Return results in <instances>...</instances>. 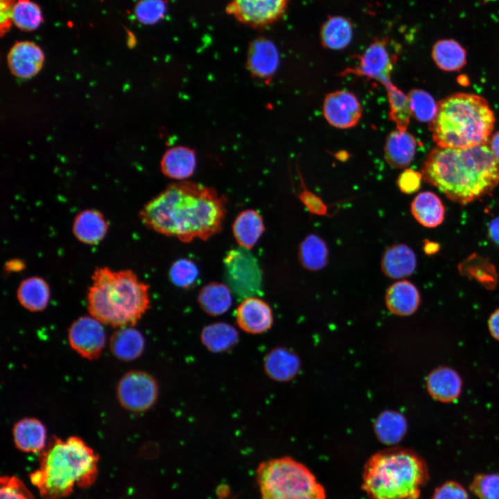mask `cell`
I'll list each match as a JSON object with an SVG mask.
<instances>
[{
	"label": "cell",
	"instance_id": "obj_39",
	"mask_svg": "<svg viewBox=\"0 0 499 499\" xmlns=\"http://www.w3.org/2000/svg\"><path fill=\"white\" fill-rule=\"evenodd\" d=\"M166 8L165 0H139L135 6L134 15L139 22L151 25L164 18Z\"/></svg>",
	"mask_w": 499,
	"mask_h": 499
},
{
	"label": "cell",
	"instance_id": "obj_5",
	"mask_svg": "<svg viewBox=\"0 0 499 499\" xmlns=\"http://www.w3.org/2000/svg\"><path fill=\"white\" fill-rule=\"evenodd\" d=\"M494 123V114L484 98L456 93L438 103L429 127L438 146L468 148L488 143Z\"/></svg>",
	"mask_w": 499,
	"mask_h": 499
},
{
	"label": "cell",
	"instance_id": "obj_34",
	"mask_svg": "<svg viewBox=\"0 0 499 499\" xmlns=\"http://www.w3.org/2000/svg\"><path fill=\"white\" fill-rule=\"evenodd\" d=\"M375 432L378 439L385 444H395L405 435L407 423L404 417L393 411H385L377 418Z\"/></svg>",
	"mask_w": 499,
	"mask_h": 499
},
{
	"label": "cell",
	"instance_id": "obj_22",
	"mask_svg": "<svg viewBox=\"0 0 499 499\" xmlns=\"http://www.w3.org/2000/svg\"><path fill=\"white\" fill-rule=\"evenodd\" d=\"M109 223L104 215L98 210L86 209L80 211L74 218L72 231L75 237L81 243L95 245L105 236Z\"/></svg>",
	"mask_w": 499,
	"mask_h": 499
},
{
	"label": "cell",
	"instance_id": "obj_18",
	"mask_svg": "<svg viewBox=\"0 0 499 499\" xmlns=\"http://www.w3.org/2000/svg\"><path fill=\"white\" fill-rule=\"evenodd\" d=\"M416 267L415 253L408 245L402 243L394 244L387 248L380 261L382 272L392 279L412 275Z\"/></svg>",
	"mask_w": 499,
	"mask_h": 499
},
{
	"label": "cell",
	"instance_id": "obj_31",
	"mask_svg": "<svg viewBox=\"0 0 499 499\" xmlns=\"http://www.w3.org/2000/svg\"><path fill=\"white\" fill-rule=\"evenodd\" d=\"M236 329L225 322H216L205 326L200 333L204 347L213 353L227 351L238 342Z\"/></svg>",
	"mask_w": 499,
	"mask_h": 499
},
{
	"label": "cell",
	"instance_id": "obj_44",
	"mask_svg": "<svg viewBox=\"0 0 499 499\" xmlns=\"http://www.w3.org/2000/svg\"><path fill=\"white\" fill-rule=\"evenodd\" d=\"M299 199L310 213L318 216L329 214L326 204L321 198L306 188L300 193Z\"/></svg>",
	"mask_w": 499,
	"mask_h": 499
},
{
	"label": "cell",
	"instance_id": "obj_3",
	"mask_svg": "<svg viewBox=\"0 0 499 499\" xmlns=\"http://www.w3.org/2000/svg\"><path fill=\"white\" fill-rule=\"evenodd\" d=\"M40 469L30 480L44 499H60L69 495L75 484L91 486L98 473V455L83 439L53 437L41 452Z\"/></svg>",
	"mask_w": 499,
	"mask_h": 499
},
{
	"label": "cell",
	"instance_id": "obj_19",
	"mask_svg": "<svg viewBox=\"0 0 499 499\" xmlns=\"http://www.w3.org/2000/svg\"><path fill=\"white\" fill-rule=\"evenodd\" d=\"M279 63L278 50L272 41L262 37L252 41L247 54L251 72L261 78H270L277 70Z\"/></svg>",
	"mask_w": 499,
	"mask_h": 499
},
{
	"label": "cell",
	"instance_id": "obj_36",
	"mask_svg": "<svg viewBox=\"0 0 499 499\" xmlns=\"http://www.w3.org/2000/svg\"><path fill=\"white\" fill-rule=\"evenodd\" d=\"M40 7L30 0H17L12 11V21L19 29L31 31L42 22Z\"/></svg>",
	"mask_w": 499,
	"mask_h": 499
},
{
	"label": "cell",
	"instance_id": "obj_23",
	"mask_svg": "<svg viewBox=\"0 0 499 499\" xmlns=\"http://www.w3.org/2000/svg\"><path fill=\"white\" fill-rule=\"evenodd\" d=\"M265 231L261 214L254 209H246L238 213L232 225L233 235L240 247L250 250Z\"/></svg>",
	"mask_w": 499,
	"mask_h": 499
},
{
	"label": "cell",
	"instance_id": "obj_32",
	"mask_svg": "<svg viewBox=\"0 0 499 499\" xmlns=\"http://www.w3.org/2000/svg\"><path fill=\"white\" fill-rule=\"evenodd\" d=\"M432 57L437 66L446 71H459L466 63L465 49L453 39L437 40L432 46Z\"/></svg>",
	"mask_w": 499,
	"mask_h": 499
},
{
	"label": "cell",
	"instance_id": "obj_26",
	"mask_svg": "<svg viewBox=\"0 0 499 499\" xmlns=\"http://www.w3.org/2000/svg\"><path fill=\"white\" fill-rule=\"evenodd\" d=\"M17 297L19 304L26 310L42 311L46 308L49 301V286L42 277L26 278L19 285Z\"/></svg>",
	"mask_w": 499,
	"mask_h": 499
},
{
	"label": "cell",
	"instance_id": "obj_2",
	"mask_svg": "<svg viewBox=\"0 0 499 499\" xmlns=\"http://www.w3.org/2000/svg\"><path fill=\"white\" fill-rule=\"evenodd\" d=\"M424 182L452 201L466 204L499 184V161L489 142L468 148L436 147L421 168Z\"/></svg>",
	"mask_w": 499,
	"mask_h": 499
},
{
	"label": "cell",
	"instance_id": "obj_6",
	"mask_svg": "<svg viewBox=\"0 0 499 499\" xmlns=\"http://www.w3.org/2000/svg\"><path fill=\"white\" fill-rule=\"evenodd\" d=\"M428 478L422 457L413 450L397 446L368 459L362 489L370 499H419Z\"/></svg>",
	"mask_w": 499,
	"mask_h": 499
},
{
	"label": "cell",
	"instance_id": "obj_43",
	"mask_svg": "<svg viewBox=\"0 0 499 499\" xmlns=\"http://www.w3.org/2000/svg\"><path fill=\"white\" fill-rule=\"evenodd\" d=\"M432 499H469V497L462 484L448 481L435 489Z\"/></svg>",
	"mask_w": 499,
	"mask_h": 499
},
{
	"label": "cell",
	"instance_id": "obj_12",
	"mask_svg": "<svg viewBox=\"0 0 499 499\" xmlns=\"http://www.w3.org/2000/svg\"><path fill=\"white\" fill-rule=\"evenodd\" d=\"M67 336L71 347L89 360L98 358L105 345L106 334L103 323L91 315L81 316L73 321L68 329Z\"/></svg>",
	"mask_w": 499,
	"mask_h": 499
},
{
	"label": "cell",
	"instance_id": "obj_10",
	"mask_svg": "<svg viewBox=\"0 0 499 499\" xmlns=\"http://www.w3.org/2000/svg\"><path fill=\"white\" fill-rule=\"evenodd\" d=\"M159 386L156 379L143 371H130L119 380L116 396L121 405L133 412H143L156 402Z\"/></svg>",
	"mask_w": 499,
	"mask_h": 499
},
{
	"label": "cell",
	"instance_id": "obj_38",
	"mask_svg": "<svg viewBox=\"0 0 499 499\" xmlns=\"http://www.w3.org/2000/svg\"><path fill=\"white\" fill-rule=\"evenodd\" d=\"M199 270L194 262L187 259L175 261L169 270V278L177 287L187 288L197 280Z\"/></svg>",
	"mask_w": 499,
	"mask_h": 499
},
{
	"label": "cell",
	"instance_id": "obj_9",
	"mask_svg": "<svg viewBox=\"0 0 499 499\" xmlns=\"http://www.w3.org/2000/svg\"><path fill=\"white\" fill-rule=\"evenodd\" d=\"M358 58L357 65L345 69L339 75H353L373 80L381 83L385 88L393 85L391 73L397 56L391 51L390 41L387 37L374 40Z\"/></svg>",
	"mask_w": 499,
	"mask_h": 499
},
{
	"label": "cell",
	"instance_id": "obj_33",
	"mask_svg": "<svg viewBox=\"0 0 499 499\" xmlns=\"http://www.w3.org/2000/svg\"><path fill=\"white\" fill-rule=\"evenodd\" d=\"M300 264L309 271L323 269L328 263L329 250L319 236L308 235L300 243L298 252Z\"/></svg>",
	"mask_w": 499,
	"mask_h": 499
},
{
	"label": "cell",
	"instance_id": "obj_49",
	"mask_svg": "<svg viewBox=\"0 0 499 499\" xmlns=\"http://www.w3.org/2000/svg\"><path fill=\"white\" fill-rule=\"evenodd\" d=\"M439 250L438 243L426 240L424 243L423 250L426 254L431 255L437 252Z\"/></svg>",
	"mask_w": 499,
	"mask_h": 499
},
{
	"label": "cell",
	"instance_id": "obj_41",
	"mask_svg": "<svg viewBox=\"0 0 499 499\" xmlns=\"http://www.w3.org/2000/svg\"><path fill=\"white\" fill-rule=\"evenodd\" d=\"M0 496L1 499H33L23 482L14 476L1 477Z\"/></svg>",
	"mask_w": 499,
	"mask_h": 499
},
{
	"label": "cell",
	"instance_id": "obj_30",
	"mask_svg": "<svg viewBox=\"0 0 499 499\" xmlns=\"http://www.w3.org/2000/svg\"><path fill=\"white\" fill-rule=\"evenodd\" d=\"M322 45L331 50H341L346 48L353 37V26L345 17L341 16L329 17L320 29Z\"/></svg>",
	"mask_w": 499,
	"mask_h": 499
},
{
	"label": "cell",
	"instance_id": "obj_1",
	"mask_svg": "<svg viewBox=\"0 0 499 499\" xmlns=\"http://www.w3.org/2000/svg\"><path fill=\"white\" fill-rule=\"evenodd\" d=\"M226 204L213 189L174 184L147 202L139 216L146 227L182 243L206 240L221 231Z\"/></svg>",
	"mask_w": 499,
	"mask_h": 499
},
{
	"label": "cell",
	"instance_id": "obj_11",
	"mask_svg": "<svg viewBox=\"0 0 499 499\" xmlns=\"http://www.w3.org/2000/svg\"><path fill=\"white\" fill-rule=\"evenodd\" d=\"M288 0H230L226 12L254 28L270 26L284 15Z\"/></svg>",
	"mask_w": 499,
	"mask_h": 499
},
{
	"label": "cell",
	"instance_id": "obj_17",
	"mask_svg": "<svg viewBox=\"0 0 499 499\" xmlns=\"http://www.w3.org/2000/svg\"><path fill=\"white\" fill-rule=\"evenodd\" d=\"M417 147L415 137L398 129L387 135L384 146V158L394 168H405L412 161Z\"/></svg>",
	"mask_w": 499,
	"mask_h": 499
},
{
	"label": "cell",
	"instance_id": "obj_21",
	"mask_svg": "<svg viewBox=\"0 0 499 499\" xmlns=\"http://www.w3.org/2000/svg\"><path fill=\"white\" fill-rule=\"evenodd\" d=\"M12 436L16 447L24 452H42L46 446V427L36 418L26 417L17 421Z\"/></svg>",
	"mask_w": 499,
	"mask_h": 499
},
{
	"label": "cell",
	"instance_id": "obj_24",
	"mask_svg": "<svg viewBox=\"0 0 499 499\" xmlns=\"http://www.w3.org/2000/svg\"><path fill=\"white\" fill-rule=\"evenodd\" d=\"M144 346L143 336L132 326L119 328L112 334L110 341L112 354L123 361L137 359L143 353Z\"/></svg>",
	"mask_w": 499,
	"mask_h": 499
},
{
	"label": "cell",
	"instance_id": "obj_42",
	"mask_svg": "<svg viewBox=\"0 0 499 499\" xmlns=\"http://www.w3.org/2000/svg\"><path fill=\"white\" fill-rule=\"evenodd\" d=\"M422 179L421 173L407 168L399 175L396 183L402 193L412 194L421 188Z\"/></svg>",
	"mask_w": 499,
	"mask_h": 499
},
{
	"label": "cell",
	"instance_id": "obj_46",
	"mask_svg": "<svg viewBox=\"0 0 499 499\" xmlns=\"http://www.w3.org/2000/svg\"><path fill=\"white\" fill-rule=\"evenodd\" d=\"M488 329L492 338L499 342V308L490 315Z\"/></svg>",
	"mask_w": 499,
	"mask_h": 499
},
{
	"label": "cell",
	"instance_id": "obj_45",
	"mask_svg": "<svg viewBox=\"0 0 499 499\" xmlns=\"http://www.w3.org/2000/svg\"><path fill=\"white\" fill-rule=\"evenodd\" d=\"M1 33H6L11 26L12 11L16 1L15 0H0Z\"/></svg>",
	"mask_w": 499,
	"mask_h": 499
},
{
	"label": "cell",
	"instance_id": "obj_7",
	"mask_svg": "<svg viewBox=\"0 0 499 499\" xmlns=\"http://www.w3.org/2000/svg\"><path fill=\"white\" fill-rule=\"evenodd\" d=\"M261 499H326V491L302 463L286 456L261 462L256 469Z\"/></svg>",
	"mask_w": 499,
	"mask_h": 499
},
{
	"label": "cell",
	"instance_id": "obj_37",
	"mask_svg": "<svg viewBox=\"0 0 499 499\" xmlns=\"http://www.w3.org/2000/svg\"><path fill=\"white\" fill-rule=\"evenodd\" d=\"M412 116L419 122L430 123L437 111V104L427 91L412 89L407 94Z\"/></svg>",
	"mask_w": 499,
	"mask_h": 499
},
{
	"label": "cell",
	"instance_id": "obj_29",
	"mask_svg": "<svg viewBox=\"0 0 499 499\" xmlns=\"http://www.w3.org/2000/svg\"><path fill=\"white\" fill-rule=\"evenodd\" d=\"M161 169L168 177L184 180L191 177L195 168L196 159L193 150L182 146L168 150L162 158Z\"/></svg>",
	"mask_w": 499,
	"mask_h": 499
},
{
	"label": "cell",
	"instance_id": "obj_25",
	"mask_svg": "<svg viewBox=\"0 0 499 499\" xmlns=\"http://www.w3.org/2000/svg\"><path fill=\"white\" fill-rule=\"evenodd\" d=\"M410 209L415 220L426 227H436L444 219V207L440 198L430 191L419 193L412 200Z\"/></svg>",
	"mask_w": 499,
	"mask_h": 499
},
{
	"label": "cell",
	"instance_id": "obj_15",
	"mask_svg": "<svg viewBox=\"0 0 499 499\" xmlns=\"http://www.w3.org/2000/svg\"><path fill=\"white\" fill-rule=\"evenodd\" d=\"M44 60V55L40 46L28 41L17 42L8 55L10 71L21 78L35 76L42 67Z\"/></svg>",
	"mask_w": 499,
	"mask_h": 499
},
{
	"label": "cell",
	"instance_id": "obj_40",
	"mask_svg": "<svg viewBox=\"0 0 499 499\" xmlns=\"http://www.w3.org/2000/svg\"><path fill=\"white\" fill-rule=\"evenodd\" d=\"M478 499H499V473H478L470 484Z\"/></svg>",
	"mask_w": 499,
	"mask_h": 499
},
{
	"label": "cell",
	"instance_id": "obj_16",
	"mask_svg": "<svg viewBox=\"0 0 499 499\" xmlns=\"http://www.w3.org/2000/svg\"><path fill=\"white\" fill-rule=\"evenodd\" d=\"M426 388L435 400L450 403L457 399L461 394L462 380L455 369L441 366L429 373L426 379Z\"/></svg>",
	"mask_w": 499,
	"mask_h": 499
},
{
	"label": "cell",
	"instance_id": "obj_47",
	"mask_svg": "<svg viewBox=\"0 0 499 499\" xmlns=\"http://www.w3.org/2000/svg\"><path fill=\"white\" fill-rule=\"evenodd\" d=\"M488 232L492 241L499 245V217L496 218L490 222Z\"/></svg>",
	"mask_w": 499,
	"mask_h": 499
},
{
	"label": "cell",
	"instance_id": "obj_28",
	"mask_svg": "<svg viewBox=\"0 0 499 499\" xmlns=\"http://www.w3.org/2000/svg\"><path fill=\"white\" fill-rule=\"evenodd\" d=\"M200 307L210 316H218L226 313L232 304L231 290L219 282H211L200 290L198 296Z\"/></svg>",
	"mask_w": 499,
	"mask_h": 499
},
{
	"label": "cell",
	"instance_id": "obj_35",
	"mask_svg": "<svg viewBox=\"0 0 499 499\" xmlns=\"http://www.w3.org/2000/svg\"><path fill=\"white\" fill-rule=\"evenodd\" d=\"M389 103V119L396 129L407 131L412 116L408 98L394 85L386 88Z\"/></svg>",
	"mask_w": 499,
	"mask_h": 499
},
{
	"label": "cell",
	"instance_id": "obj_8",
	"mask_svg": "<svg viewBox=\"0 0 499 499\" xmlns=\"http://www.w3.org/2000/svg\"><path fill=\"white\" fill-rule=\"evenodd\" d=\"M223 263L228 286L236 295L245 299L260 291L262 273L250 250L241 247L231 250Z\"/></svg>",
	"mask_w": 499,
	"mask_h": 499
},
{
	"label": "cell",
	"instance_id": "obj_14",
	"mask_svg": "<svg viewBox=\"0 0 499 499\" xmlns=\"http://www.w3.org/2000/svg\"><path fill=\"white\" fill-rule=\"evenodd\" d=\"M235 316L238 327L250 334L263 333L273 324L270 306L264 300L255 296L243 299L236 310Z\"/></svg>",
	"mask_w": 499,
	"mask_h": 499
},
{
	"label": "cell",
	"instance_id": "obj_27",
	"mask_svg": "<svg viewBox=\"0 0 499 499\" xmlns=\"http://www.w3.org/2000/svg\"><path fill=\"white\" fill-rule=\"evenodd\" d=\"M266 374L277 381L292 379L299 371V362L295 354L283 348L271 350L263 362Z\"/></svg>",
	"mask_w": 499,
	"mask_h": 499
},
{
	"label": "cell",
	"instance_id": "obj_13",
	"mask_svg": "<svg viewBox=\"0 0 499 499\" xmlns=\"http://www.w3.org/2000/svg\"><path fill=\"white\" fill-rule=\"evenodd\" d=\"M322 110L327 122L340 129L355 127L359 123L362 113L357 97L346 90L328 94L324 98Z\"/></svg>",
	"mask_w": 499,
	"mask_h": 499
},
{
	"label": "cell",
	"instance_id": "obj_20",
	"mask_svg": "<svg viewBox=\"0 0 499 499\" xmlns=\"http://www.w3.org/2000/svg\"><path fill=\"white\" fill-rule=\"evenodd\" d=\"M421 297L417 288L410 281L401 280L389 286L385 296L387 309L394 315L408 316L420 305Z\"/></svg>",
	"mask_w": 499,
	"mask_h": 499
},
{
	"label": "cell",
	"instance_id": "obj_4",
	"mask_svg": "<svg viewBox=\"0 0 499 499\" xmlns=\"http://www.w3.org/2000/svg\"><path fill=\"white\" fill-rule=\"evenodd\" d=\"M87 295L90 315L114 327L133 326L149 309V286L131 270L94 271Z\"/></svg>",
	"mask_w": 499,
	"mask_h": 499
},
{
	"label": "cell",
	"instance_id": "obj_50",
	"mask_svg": "<svg viewBox=\"0 0 499 499\" xmlns=\"http://www.w3.org/2000/svg\"><path fill=\"white\" fill-rule=\"evenodd\" d=\"M23 263L20 261H11L6 265V270L8 271H18L22 269Z\"/></svg>",
	"mask_w": 499,
	"mask_h": 499
},
{
	"label": "cell",
	"instance_id": "obj_48",
	"mask_svg": "<svg viewBox=\"0 0 499 499\" xmlns=\"http://www.w3.org/2000/svg\"><path fill=\"white\" fill-rule=\"evenodd\" d=\"M489 144L495 157L499 161V131L492 135Z\"/></svg>",
	"mask_w": 499,
	"mask_h": 499
}]
</instances>
